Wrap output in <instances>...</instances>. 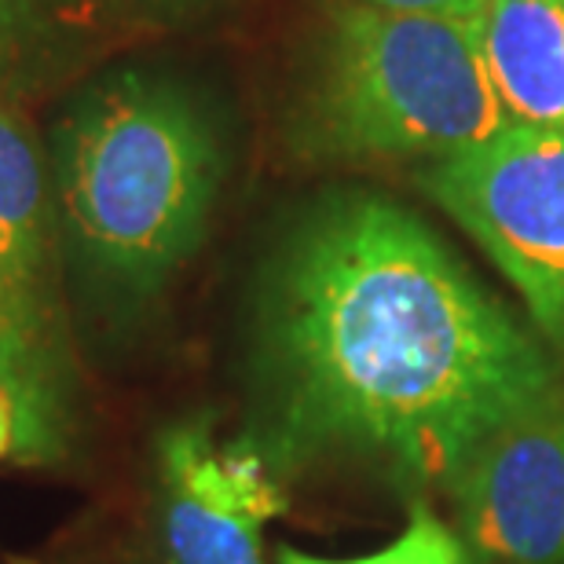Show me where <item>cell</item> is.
Here are the masks:
<instances>
[{
	"instance_id": "obj_9",
	"label": "cell",
	"mask_w": 564,
	"mask_h": 564,
	"mask_svg": "<svg viewBox=\"0 0 564 564\" xmlns=\"http://www.w3.org/2000/svg\"><path fill=\"white\" fill-rule=\"evenodd\" d=\"M0 378L66 403L63 348L55 315L33 301L0 253Z\"/></svg>"
},
{
	"instance_id": "obj_5",
	"label": "cell",
	"mask_w": 564,
	"mask_h": 564,
	"mask_svg": "<svg viewBox=\"0 0 564 564\" xmlns=\"http://www.w3.org/2000/svg\"><path fill=\"white\" fill-rule=\"evenodd\" d=\"M286 506L282 477L250 436L220 440L209 419H184L158 433V564H264L261 528Z\"/></svg>"
},
{
	"instance_id": "obj_7",
	"label": "cell",
	"mask_w": 564,
	"mask_h": 564,
	"mask_svg": "<svg viewBox=\"0 0 564 564\" xmlns=\"http://www.w3.org/2000/svg\"><path fill=\"white\" fill-rule=\"evenodd\" d=\"M477 37L517 126L564 132V0H488Z\"/></svg>"
},
{
	"instance_id": "obj_4",
	"label": "cell",
	"mask_w": 564,
	"mask_h": 564,
	"mask_svg": "<svg viewBox=\"0 0 564 564\" xmlns=\"http://www.w3.org/2000/svg\"><path fill=\"white\" fill-rule=\"evenodd\" d=\"M425 195L473 235L564 352V132L510 126L422 169Z\"/></svg>"
},
{
	"instance_id": "obj_2",
	"label": "cell",
	"mask_w": 564,
	"mask_h": 564,
	"mask_svg": "<svg viewBox=\"0 0 564 564\" xmlns=\"http://www.w3.org/2000/svg\"><path fill=\"white\" fill-rule=\"evenodd\" d=\"M220 143L176 85L126 74L66 121L59 213L82 272L118 304H143L206 235Z\"/></svg>"
},
{
	"instance_id": "obj_10",
	"label": "cell",
	"mask_w": 564,
	"mask_h": 564,
	"mask_svg": "<svg viewBox=\"0 0 564 564\" xmlns=\"http://www.w3.org/2000/svg\"><path fill=\"white\" fill-rule=\"evenodd\" d=\"M70 451V408L0 378V462L55 466Z\"/></svg>"
},
{
	"instance_id": "obj_3",
	"label": "cell",
	"mask_w": 564,
	"mask_h": 564,
	"mask_svg": "<svg viewBox=\"0 0 564 564\" xmlns=\"http://www.w3.org/2000/svg\"><path fill=\"white\" fill-rule=\"evenodd\" d=\"M517 121L484 63L477 19L337 4L319 55L304 140L323 158L444 162Z\"/></svg>"
},
{
	"instance_id": "obj_13",
	"label": "cell",
	"mask_w": 564,
	"mask_h": 564,
	"mask_svg": "<svg viewBox=\"0 0 564 564\" xmlns=\"http://www.w3.org/2000/svg\"><path fill=\"white\" fill-rule=\"evenodd\" d=\"M22 15H26V0H0V63H4L11 41H15Z\"/></svg>"
},
{
	"instance_id": "obj_11",
	"label": "cell",
	"mask_w": 564,
	"mask_h": 564,
	"mask_svg": "<svg viewBox=\"0 0 564 564\" xmlns=\"http://www.w3.org/2000/svg\"><path fill=\"white\" fill-rule=\"evenodd\" d=\"M275 557H279V564H469L462 539L440 521L433 513V506H429L422 495L411 499V517H408V528L400 532V539H392L389 546L375 550V554L326 561V557L304 554V550L279 546Z\"/></svg>"
},
{
	"instance_id": "obj_8",
	"label": "cell",
	"mask_w": 564,
	"mask_h": 564,
	"mask_svg": "<svg viewBox=\"0 0 564 564\" xmlns=\"http://www.w3.org/2000/svg\"><path fill=\"white\" fill-rule=\"evenodd\" d=\"M0 253L15 279L55 315V213L48 169L30 129L0 104Z\"/></svg>"
},
{
	"instance_id": "obj_1",
	"label": "cell",
	"mask_w": 564,
	"mask_h": 564,
	"mask_svg": "<svg viewBox=\"0 0 564 564\" xmlns=\"http://www.w3.org/2000/svg\"><path fill=\"white\" fill-rule=\"evenodd\" d=\"M253 392L250 440L279 477L356 458L447 491L484 436L554 392V367L414 213L345 191L268 257Z\"/></svg>"
},
{
	"instance_id": "obj_12",
	"label": "cell",
	"mask_w": 564,
	"mask_h": 564,
	"mask_svg": "<svg viewBox=\"0 0 564 564\" xmlns=\"http://www.w3.org/2000/svg\"><path fill=\"white\" fill-rule=\"evenodd\" d=\"M364 4H378V8H392V11H433V15L477 19L488 0H364Z\"/></svg>"
},
{
	"instance_id": "obj_6",
	"label": "cell",
	"mask_w": 564,
	"mask_h": 564,
	"mask_svg": "<svg viewBox=\"0 0 564 564\" xmlns=\"http://www.w3.org/2000/svg\"><path fill=\"white\" fill-rule=\"evenodd\" d=\"M447 491L469 564H564L561 392H546L484 436Z\"/></svg>"
}]
</instances>
